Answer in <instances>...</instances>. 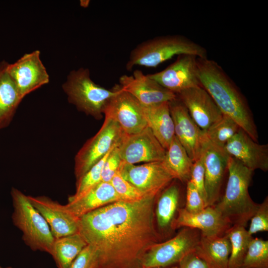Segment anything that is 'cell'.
Masks as SVG:
<instances>
[{
	"mask_svg": "<svg viewBox=\"0 0 268 268\" xmlns=\"http://www.w3.org/2000/svg\"><path fill=\"white\" fill-rule=\"evenodd\" d=\"M156 198L114 202L78 218L79 233L97 253V268H143L144 255L161 238L154 223Z\"/></svg>",
	"mask_w": 268,
	"mask_h": 268,
	"instance_id": "obj_1",
	"label": "cell"
},
{
	"mask_svg": "<svg viewBox=\"0 0 268 268\" xmlns=\"http://www.w3.org/2000/svg\"><path fill=\"white\" fill-rule=\"evenodd\" d=\"M201 86L210 95L222 114L233 119L253 140L258 133L246 97L223 68L208 58H198Z\"/></svg>",
	"mask_w": 268,
	"mask_h": 268,
	"instance_id": "obj_2",
	"label": "cell"
},
{
	"mask_svg": "<svg viewBox=\"0 0 268 268\" xmlns=\"http://www.w3.org/2000/svg\"><path fill=\"white\" fill-rule=\"evenodd\" d=\"M227 170L228 178L224 195L214 206L232 225L246 227L259 205L248 191L254 171L230 156Z\"/></svg>",
	"mask_w": 268,
	"mask_h": 268,
	"instance_id": "obj_3",
	"label": "cell"
},
{
	"mask_svg": "<svg viewBox=\"0 0 268 268\" xmlns=\"http://www.w3.org/2000/svg\"><path fill=\"white\" fill-rule=\"evenodd\" d=\"M181 54L208 58L207 50L201 45L184 35H168L156 37L138 44L131 51L126 68L131 71L135 66L155 67Z\"/></svg>",
	"mask_w": 268,
	"mask_h": 268,
	"instance_id": "obj_4",
	"label": "cell"
},
{
	"mask_svg": "<svg viewBox=\"0 0 268 268\" xmlns=\"http://www.w3.org/2000/svg\"><path fill=\"white\" fill-rule=\"evenodd\" d=\"M10 194L13 208L12 222L22 232L23 241L32 251L51 255L55 239L46 221L31 203L28 196L13 187Z\"/></svg>",
	"mask_w": 268,
	"mask_h": 268,
	"instance_id": "obj_5",
	"label": "cell"
},
{
	"mask_svg": "<svg viewBox=\"0 0 268 268\" xmlns=\"http://www.w3.org/2000/svg\"><path fill=\"white\" fill-rule=\"evenodd\" d=\"M63 89L68 102L78 111L97 120L102 117L107 104L116 92L114 87L108 89L95 83L89 70L83 67L70 71Z\"/></svg>",
	"mask_w": 268,
	"mask_h": 268,
	"instance_id": "obj_6",
	"label": "cell"
},
{
	"mask_svg": "<svg viewBox=\"0 0 268 268\" xmlns=\"http://www.w3.org/2000/svg\"><path fill=\"white\" fill-rule=\"evenodd\" d=\"M125 134L117 122L105 117L98 132L85 142L75 156L74 172L76 180L119 146Z\"/></svg>",
	"mask_w": 268,
	"mask_h": 268,
	"instance_id": "obj_7",
	"label": "cell"
},
{
	"mask_svg": "<svg viewBox=\"0 0 268 268\" xmlns=\"http://www.w3.org/2000/svg\"><path fill=\"white\" fill-rule=\"evenodd\" d=\"M200 231L183 227L173 238L151 246L144 256L143 268H165L178 264L195 251L200 239Z\"/></svg>",
	"mask_w": 268,
	"mask_h": 268,
	"instance_id": "obj_8",
	"label": "cell"
},
{
	"mask_svg": "<svg viewBox=\"0 0 268 268\" xmlns=\"http://www.w3.org/2000/svg\"><path fill=\"white\" fill-rule=\"evenodd\" d=\"M114 87L115 94L105 108L104 116L117 122L127 134H135L146 128L147 126L142 106L119 84Z\"/></svg>",
	"mask_w": 268,
	"mask_h": 268,
	"instance_id": "obj_9",
	"label": "cell"
},
{
	"mask_svg": "<svg viewBox=\"0 0 268 268\" xmlns=\"http://www.w3.org/2000/svg\"><path fill=\"white\" fill-rule=\"evenodd\" d=\"M121 176L146 196L157 197L174 179L162 161L136 165L122 162Z\"/></svg>",
	"mask_w": 268,
	"mask_h": 268,
	"instance_id": "obj_10",
	"label": "cell"
},
{
	"mask_svg": "<svg viewBox=\"0 0 268 268\" xmlns=\"http://www.w3.org/2000/svg\"><path fill=\"white\" fill-rule=\"evenodd\" d=\"M197 59L198 57L192 55L181 54L162 70L147 75L164 88L177 95L190 88L201 86Z\"/></svg>",
	"mask_w": 268,
	"mask_h": 268,
	"instance_id": "obj_11",
	"label": "cell"
},
{
	"mask_svg": "<svg viewBox=\"0 0 268 268\" xmlns=\"http://www.w3.org/2000/svg\"><path fill=\"white\" fill-rule=\"evenodd\" d=\"M122 162L135 164L161 161L166 149L148 127L133 134H125L118 146Z\"/></svg>",
	"mask_w": 268,
	"mask_h": 268,
	"instance_id": "obj_12",
	"label": "cell"
},
{
	"mask_svg": "<svg viewBox=\"0 0 268 268\" xmlns=\"http://www.w3.org/2000/svg\"><path fill=\"white\" fill-rule=\"evenodd\" d=\"M35 50L25 54L13 64H7L6 70L15 83L21 98L49 81V76Z\"/></svg>",
	"mask_w": 268,
	"mask_h": 268,
	"instance_id": "obj_13",
	"label": "cell"
},
{
	"mask_svg": "<svg viewBox=\"0 0 268 268\" xmlns=\"http://www.w3.org/2000/svg\"><path fill=\"white\" fill-rule=\"evenodd\" d=\"M169 105L174 125L175 136L194 162L201 154L206 138L204 131L195 123L177 96L170 101Z\"/></svg>",
	"mask_w": 268,
	"mask_h": 268,
	"instance_id": "obj_14",
	"label": "cell"
},
{
	"mask_svg": "<svg viewBox=\"0 0 268 268\" xmlns=\"http://www.w3.org/2000/svg\"><path fill=\"white\" fill-rule=\"evenodd\" d=\"M232 226L212 205L196 213H190L185 208H179L177 216L171 225V229L189 227L200 231L201 235L205 236H222Z\"/></svg>",
	"mask_w": 268,
	"mask_h": 268,
	"instance_id": "obj_15",
	"label": "cell"
},
{
	"mask_svg": "<svg viewBox=\"0 0 268 268\" xmlns=\"http://www.w3.org/2000/svg\"><path fill=\"white\" fill-rule=\"evenodd\" d=\"M119 82L124 90L131 94L144 107L170 102L177 97L175 94L164 88L140 70H134L130 75H121Z\"/></svg>",
	"mask_w": 268,
	"mask_h": 268,
	"instance_id": "obj_16",
	"label": "cell"
},
{
	"mask_svg": "<svg viewBox=\"0 0 268 268\" xmlns=\"http://www.w3.org/2000/svg\"><path fill=\"white\" fill-rule=\"evenodd\" d=\"M176 95L195 123L203 131L223 115L210 95L201 86L190 88Z\"/></svg>",
	"mask_w": 268,
	"mask_h": 268,
	"instance_id": "obj_17",
	"label": "cell"
},
{
	"mask_svg": "<svg viewBox=\"0 0 268 268\" xmlns=\"http://www.w3.org/2000/svg\"><path fill=\"white\" fill-rule=\"evenodd\" d=\"M225 153L254 171L268 170V145L253 140L240 129L224 147Z\"/></svg>",
	"mask_w": 268,
	"mask_h": 268,
	"instance_id": "obj_18",
	"label": "cell"
},
{
	"mask_svg": "<svg viewBox=\"0 0 268 268\" xmlns=\"http://www.w3.org/2000/svg\"><path fill=\"white\" fill-rule=\"evenodd\" d=\"M28 198L47 222L55 239L79 232L78 218L74 216L65 205L45 196H28Z\"/></svg>",
	"mask_w": 268,
	"mask_h": 268,
	"instance_id": "obj_19",
	"label": "cell"
},
{
	"mask_svg": "<svg viewBox=\"0 0 268 268\" xmlns=\"http://www.w3.org/2000/svg\"><path fill=\"white\" fill-rule=\"evenodd\" d=\"M201 154L204 167L206 207L214 205L219 200L228 156L223 150L211 144L207 138Z\"/></svg>",
	"mask_w": 268,
	"mask_h": 268,
	"instance_id": "obj_20",
	"label": "cell"
},
{
	"mask_svg": "<svg viewBox=\"0 0 268 268\" xmlns=\"http://www.w3.org/2000/svg\"><path fill=\"white\" fill-rule=\"evenodd\" d=\"M123 201L110 183L101 182L78 199L65 205L76 218L107 204Z\"/></svg>",
	"mask_w": 268,
	"mask_h": 268,
	"instance_id": "obj_21",
	"label": "cell"
},
{
	"mask_svg": "<svg viewBox=\"0 0 268 268\" xmlns=\"http://www.w3.org/2000/svg\"><path fill=\"white\" fill-rule=\"evenodd\" d=\"M169 102H162L148 107L142 106L147 127L166 150L175 136L174 125Z\"/></svg>",
	"mask_w": 268,
	"mask_h": 268,
	"instance_id": "obj_22",
	"label": "cell"
},
{
	"mask_svg": "<svg viewBox=\"0 0 268 268\" xmlns=\"http://www.w3.org/2000/svg\"><path fill=\"white\" fill-rule=\"evenodd\" d=\"M230 242L227 234L222 236L201 235L196 254L209 268H229Z\"/></svg>",
	"mask_w": 268,
	"mask_h": 268,
	"instance_id": "obj_23",
	"label": "cell"
},
{
	"mask_svg": "<svg viewBox=\"0 0 268 268\" xmlns=\"http://www.w3.org/2000/svg\"><path fill=\"white\" fill-rule=\"evenodd\" d=\"M7 64L0 63V129L10 124L22 100L6 70Z\"/></svg>",
	"mask_w": 268,
	"mask_h": 268,
	"instance_id": "obj_24",
	"label": "cell"
},
{
	"mask_svg": "<svg viewBox=\"0 0 268 268\" xmlns=\"http://www.w3.org/2000/svg\"><path fill=\"white\" fill-rule=\"evenodd\" d=\"M162 162L174 179L183 183H187L190 180L194 162L175 136L166 150Z\"/></svg>",
	"mask_w": 268,
	"mask_h": 268,
	"instance_id": "obj_25",
	"label": "cell"
},
{
	"mask_svg": "<svg viewBox=\"0 0 268 268\" xmlns=\"http://www.w3.org/2000/svg\"><path fill=\"white\" fill-rule=\"evenodd\" d=\"M87 245L79 232L63 236L55 239L51 256L58 268H69Z\"/></svg>",
	"mask_w": 268,
	"mask_h": 268,
	"instance_id": "obj_26",
	"label": "cell"
},
{
	"mask_svg": "<svg viewBox=\"0 0 268 268\" xmlns=\"http://www.w3.org/2000/svg\"><path fill=\"white\" fill-rule=\"evenodd\" d=\"M159 197L155 209L158 227L162 231L171 229V225L178 210L180 191L176 184H169Z\"/></svg>",
	"mask_w": 268,
	"mask_h": 268,
	"instance_id": "obj_27",
	"label": "cell"
},
{
	"mask_svg": "<svg viewBox=\"0 0 268 268\" xmlns=\"http://www.w3.org/2000/svg\"><path fill=\"white\" fill-rule=\"evenodd\" d=\"M226 234L231 246L228 267L241 268L253 236L245 227L241 225H232Z\"/></svg>",
	"mask_w": 268,
	"mask_h": 268,
	"instance_id": "obj_28",
	"label": "cell"
},
{
	"mask_svg": "<svg viewBox=\"0 0 268 268\" xmlns=\"http://www.w3.org/2000/svg\"><path fill=\"white\" fill-rule=\"evenodd\" d=\"M240 129L233 119L223 115L218 121L204 133L207 140L211 144L224 150L227 142Z\"/></svg>",
	"mask_w": 268,
	"mask_h": 268,
	"instance_id": "obj_29",
	"label": "cell"
},
{
	"mask_svg": "<svg viewBox=\"0 0 268 268\" xmlns=\"http://www.w3.org/2000/svg\"><path fill=\"white\" fill-rule=\"evenodd\" d=\"M241 268H268V241L252 238Z\"/></svg>",
	"mask_w": 268,
	"mask_h": 268,
	"instance_id": "obj_30",
	"label": "cell"
},
{
	"mask_svg": "<svg viewBox=\"0 0 268 268\" xmlns=\"http://www.w3.org/2000/svg\"><path fill=\"white\" fill-rule=\"evenodd\" d=\"M110 151L82 176L76 180L75 192L74 194L68 197V202L78 199L91 188L102 182L101 173L103 165Z\"/></svg>",
	"mask_w": 268,
	"mask_h": 268,
	"instance_id": "obj_31",
	"label": "cell"
},
{
	"mask_svg": "<svg viewBox=\"0 0 268 268\" xmlns=\"http://www.w3.org/2000/svg\"><path fill=\"white\" fill-rule=\"evenodd\" d=\"M110 183L117 194L123 201H139L145 197H148L145 196L133 185L126 180L121 176L119 170L114 176Z\"/></svg>",
	"mask_w": 268,
	"mask_h": 268,
	"instance_id": "obj_32",
	"label": "cell"
},
{
	"mask_svg": "<svg viewBox=\"0 0 268 268\" xmlns=\"http://www.w3.org/2000/svg\"><path fill=\"white\" fill-rule=\"evenodd\" d=\"M248 233L252 236L259 232L268 231V198L267 197L251 218Z\"/></svg>",
	"mask_w": 268,
	"mask_h": 268,
	"instance_id": "obj_33",
	"label": "cell"
},
{
	"mask_svg": "<svg viewBox=\"0 0 268 268\" xmlns=\"http://www.w3.org/2000/svg\"><path fill=\"white\" fill-rule=\"evenodd\" d=\"M118 146L111 150L104 162L101 173L102 182L110 183L119 170L122 159Z\"/></svg>",
	"mask_w": 268,
	"mask_h": 268,
	"instance_id": "obj_34",
	"label": "cell"
},
{
	"mask_svg": "<svg viewBox=\"0 0 268 268\" xmlns=\"http://www.w3.org/2000/svg\"><path fill=\"white\" fill-rule=\"evenodd\" d=\"M98 257L94 248L87 245L72 262L69 268H97Z\"/></svg>",
	"mask_w": 268,
	"mask_h": 268,
	"instance_id": "obj_35",
	"label": "cell"
},
{
	"mask_svg": "<svg viewBox=\"0 0 268 268\" xmlns=\"http://www.w3.org/2000/svg\"><path fill=\"white\" fill-rule=\"evenodd\" d=\"M190 181L203 200L206 206V194L204 183V167L202 154L193 163Z\"/></svg>",
	"mask_w": 268,
	"mask_h": 268,
	"instance_id": "obj_36",
	"label": "cell"
},
{
	"mask_svg": "<svg viewBox=\"0 0 268 268\" xmlns=\"http://www.w3.org/2000/svg\"><path fill=\"white\" fill-rule=\"evenodd\" d=\"M186 184V203L184 208L190 213H196L202 210L206 207L203 200L190 181Z\"/></svg>",
	"mask_w": 268,
	"mask_h": 268,
	"instance_id": "obj_37",
	"label": "cell"
},
{
	"mask_svg": "<svg viewBox=\"0 0 268 268\" xmlns=\"http://www.w3.org/2000/svg\"><path fill=\"white\" fill-rule=\"evenodd\" d=\"M177 268H209L195 251L186 255L178 263Z\"/></svg>",
	"mask_w": 268,
	"mask_h": 268,
	"instance_id": "obj_38",
	"label": "cell"
},
{
	"mask_svg": "<svg viewBox=\"0 0 268 268\" xmlns=\"http://www.w3.org/2000/svg\"><path fill=\"white\" fill-rule=\"evenodd\" d=\"M80 5L83 7H87L89 3V0H81L80 1Z\"/></svg>",
	"mask_w": 268,
	"mask_h": 268,
	"instance_id": "obj_39",
	"label": "cell"
},
{
	"mask_svg": "<svg viewBox=\"0 0 268 268\" xmlns=\"http://www.w3.org/2000/svg\"><path fill=\"white\" fill-rule=\"evenodd\" d=\"M177 268V266L174 267H165V268Z\"/></svg>",
	"mask_w": 268,
	"mask_h": 268,
	"instance_id": "obj_40",
	"label": "cell"
},
{
	"mask_svg": "<svg viewBox=\"0 0 268 268\" xmlns=\"http://www.w3.org/2000/svg\"><path fill=\"white\" fill-rule=\"evenodd\" d=\"M0 268H12L11 267H6V268H4V267H2L1 266H0Z\"/></svg>",
	"mask_w": 268,
	"mask_h": 268,
	"instance_id": "obj_41",
	"label": "cell"
}]
</instances>
